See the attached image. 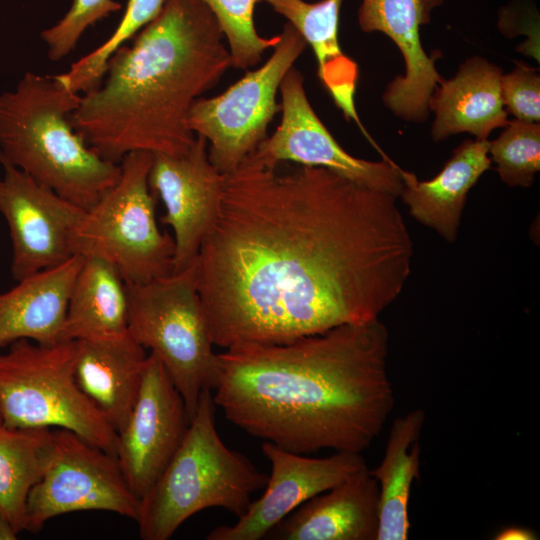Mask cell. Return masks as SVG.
Segmentation results:
<instances>
[{
  "instance_id": "6da1fadb",
  "label": "cell",
  "mask_w": 540,
  "mask_h": 540,
  "mask_svg": "<svg viewBox=\"0 0 540 540\" xmlns=\"http://www.w3.org/2000/svg\"><path fill=\"white\" fill-rule=\"evenodd\" d=\"M396 196L322 167L224 175L196 257L215 346L280 344L370 321L401 294L413 242Z\"/></svg>"
},
{
  "instance_id": "7a4b0ae2",
  "label": "cell",
  "mask_w": 540,
  "mask_h": 540,
  "mask_svg": "<svg viewBox=\"0 0 540 540\" xmlns=\"http://www.w3.org/2000/svg\"><path fill=\"white\" fill-rule=\"evenodd\" d=\"M389 334L379 318L280 344L218 354L213 400L246 433L285 450L361 453L395 405Z\"/></svg>"
},
{
  "instance_id": "3957f363",
  "label": "cell",
  "mask_w": 540,
  "mask_h": 540,
  "mask_svg": "<svg viewBox=\"0 0 540 540\" xmlns=\"http://www.w3.org/2000/svg\"><path fill=\"white\" fill-rule=\"evenodd\" d=\"M232 68L220 25L200 0H167L109 59L100 83L81 94L75 130L102 158L129 153L179 156L191 147L194 102Z\"/></svg>"
},
{
  "instance_id": "277c9868",
  "label": "cell",
  "mask_w": 540,
  "mask_h": 540,
  "mask_svg": "<svg viewBox=\"0 0 540 540\" xmlns=\"http://www.w3.org/2000/svg\"><path fill=\"white\" fill-rule=\"evenodd\" d=\"M80 97L54 75L26 72L13 90L0 93V161L88 211L116 184L121 169L73 127Z\"/></svg>"
},
{
  "instance_id": "5b68a950",
  "label": "cell",
  "mask_w": 540,
  "mask_h": 540,
  "mask_svg": "<svg viewBox=\"0 0 540 540\" xmlns=\"http://www.w3.org/2000/svg\"><path fill=\"white\" fill-rule=\"evenodd\" d=\"M210 390L200 397L187 434L158 480L140 500L137 524L143 540H168L191 516L208 508L244 515L268 475L227 447L215 423Z\"/></svg>"
},
{
  "instance_id": "8992f818",
  "label": "cell",
  "mask_w": 540,
  "mask_h": 540,
  "mask_svg": "<svg viewBox=\"0 0 540 540\" xmlns=\"http://www.w3.org/2000/svg\"><path fill=\"white\" fill-rule=\"evenodd\" d=\"M196 260V259H195ZM128 333L162 362L190 418L218 379V354L197 288L196 261L170 275L126 283Z\"/></svg>"
},
{
  "instance_id": "52a82bcc",
  "label": "cell",
  "mask_w": 540,
  "mask_h": 540,
  "mask_svg": "<svg viewBox=\"0 0 540 540\" xmlns=\"http://www.w3.org/2000/svg\"><path fill=\"white\" fill-rule=\"evenodd\" d=\"M76 341L22 339L0 352V412L7 426L62 428L115 455L117 433L75 378Z\"/></svg>"
},
{
  "instance_id": "ba28073f",
  "label": "cell",
  "mask_w": 540,
  "mask_h": 540,
  "mask_svg": "<svg viewBox=\"0 0 540 540\" xmlns=\"http://www.w3.org/2000/svg\"><path fill=\"white\" fill-rule=\"evenodd\" d=\"M152 159L151 152L135 151L121 160L118 181L86 211L71 242L74 255L109 262L128 284L174 270V238L158 227L148 183Z\"/></svg>"
},
{
  "instance_id": "9c48e42d",
  "label": "cell",
  "mask_w": 540,
  "mask_h": 540,
  "mask_svg": "<svg viewBox=\"0 0 540 540\" xmlns=\"http://www.w3.org/2000/svg\"><path fill=\"white\" fill-rule=\"evenodd\" d=\"M279 36L262 66L221 94L198 98L191 107L189 127L207 141L209 159L224 175L235 171L269 136L268 126L281 112L276 100L280 84L307 47L288 22Z\"/></svg>"
},
{
  "instance_id": "30bf717a",
  "label": "cell",
  "mask_w": 540,
  "mask_h": 540,
  "mask_svg": "<svg viewBox=\"0 0 540 540\" xmlns=\"http://www.w3.org/2000/svg\"><path fill=\"white\" fill-rule=\"evenodd\" d=\"M139 504L115 455L70 430L52 428L42 475L28 494L26 531L38 532L50 519L80 511H108L136 521Z\"/></svg>"
},
{
  "instance_id": "8fae6325",
  "label": "cell",
  "mask_w": 540,
  "mask_h": 540,
  "mask_svg": "<svg viewBox=\"0 0 540 540\" xmlns=\"http://www.w3.org/2000/svg\"><path fill=\"white\" fill-rule=\"evenodd\" d=\"M279 92L281 122L245 160L272 169L285 161L322 167L373 189L400 196L402 170L387 160L368 161L347 153L312 108L300 71L291 68Z\"/></svg>"
},
{
  "instance_id": "7c38bea8",
  "label": "cell",
  "mask_w": 540,
  "mask_h": 540,
  "mask_svg": "<svg viewBox=\"0 0 540 540\" xmlns=\"http://www.w3.org/2000/svg\"><path fill=\"white\" fill-rule=\"evenodd\" d=\"M0 164V213L12 245L11 275L19 281L74 255L72 238L86 211L13 165Z\"/></svg>"
},
{
  "instance_id": "4fadbf2b",
  "label": "cell",
  "mask_w": 540,
  "mask_h": 540,
  "mask_svg": "<svg viewBox=\"0 0 540 540\" xmlns=\"http://www.w3.org/2000/svg\"><path fill=\"white\" fill-rule=\"evenodd\" d=\"M191 418L162 362L148 353L140 390L123 428L115 456L122 473L141 500L182 444Z\"/></svg>"
},
{
  "instance_id": "5bb4252c",
  "label": "cell",
  "mask_w": 540,
  "mask_h": 540,
  "mask_svg": "<svg viewBox=\"0 0 540 540\" xmlns=\"http://www.w3.org/2000/svg\"><path fill=\"white\" fill-rule=\"evenodd\" d=\"M148 183L165 207L161 222L173 230L174 270L192 264L221 204L224 174L211 162L201 136L182 155L153 154Z\"/></svg>"
},
{
  "instance_id": "9a60e30c",
  "label": "cell",
  "mask_w": 540,
  "mask_h": 540,
  "mask_svg": "<svg viewBox=\"0 0 540 540\" xmlns=\"http://www.w3.org/2000/svg\"><path fill=\"white\" fill-rule=\"evenodd\" d=\"M262 452L271 465L264 493L232 525L212 529L207 540H260L281 520L312 497L342 483L366 467L361 453L336 451L327 457H309L269 441Z\"/></svg>"
},
{
  "instance_id": "2e32d148",
  "label": "cell",
  "mask_w": 540,
  "mask_h": 540,
  "mask_svg": "<svg viewBox=\"0 0 540 540\" xmlns=\"http://www.w3.org/2000/svg\"><path fill=\"white\" fill-rule=\"evenodd\" d=\"M429 21L422 0H362L358 10L360 28L384 33L403 55L405 74L390 82L382 99L395 115L413 122L427 119L429 99L443 79L420 40V26Z\"/></svg>"
},
{
  "instance_id": "e0dca14e",
  "label": "cell",
  "mask_w": 540,
  "mask_h": 540,
  "mask_svg": "<svg viewBox=\"0 0 540 540\" xmlns=\"http://www.w3.org/2000/svg\"><path fill=\"white\" fill-rule=\"evenodd\" d=\"M379 486L368 467L304 502L266 538L275 540H377Z\"/></svg>"
},
{
  "instance_id": "ac0fdd59",
  "label": "cell",
  "mask_w": 540,
  "mask_h": 540,
  "mask_svg": "<svg viewBox=\"0 0 540 540\" xmlns=\"http://www.w3.org/2000/svg\"><path fill=\"white\" fill-rule=\"evenodd\" d=\"M147 357L128 332L76 341V381L116 433L134 407Z\"/></svg>"
},
{
  "instance_id": "d6986e66",
  "label": "cell",
  "mask_w": 540,
  "mask_h": 540,
  "mask_svg": "<svg viewBox=\"0 0 540 540\" xmlns=\"http://www.w3.org/2000/svg\"><path fill=\"white\" fill-rule=\"evenodd\" d=\"M83 261L73 255L0 293V352L22 339L41 345L61 341L69 295Z\"/></svg>"
},
{
  "instance_id": "ffe728a7",
  "label": "cell",
  "mask_w": 540,
  "mask_h": 540,
  "mask_svg": "<svg viewBox=\"0 0 540 540\" xmlns=\"http://www.w3.org/2000/svg\"><path fill=\"white\" fill-rule=\"evenodd\" d=\"M502 70L481 57L465 61L456 75L438 84L428 108L435 113L431 128L434 141L467 132L476 140L508 123L501 94Z\"/></svg>"
},
{
  "instance_id": "44dd1931",
  "label": "cell",
  "mask_w": 540,
  "mask_h": 540,
  "mask_svg": "<svg viewBox=\"0 0 540 540\" xmlns=\"http://www.w3.org/2000/svg\"><path fill=\"white\" fill-rule=\"evenodd\" d=\"M488 147V140L462 142L442 170L428 181H419L413 173L402 170L399 197L409 213L449 243L457 239L468 192L490 168Z\"/></svg>"
},
{
  "instance_id": "7402d4cb",
  "label": "cell",
  "mask_w": 540,
  "mask_h": 540,
  "mask_svg": "<svg viewBox=\"0 0 540 540\" xmlns=\"http://www.w3.org/2000/svg\"><path fill=\"white\" fill-rule=\"evenodd\" d=\"M342 1L265 0L312 47L321 83L344 117L362 128L354 103L358 65L341 50L338 40Z\"/></svg>"
},
{
  "instance_id": "603a6c76",
  "label": "cell",
  "mask_w": 540,
  "mask_h": 540,
  "mask_svg": "<svg viewBox=\"0 0 540 540\" xmlns=\"http://www.w3.org/2000/svg\"><path fill=\"white\" fill-rule=\"evenodd\" d=\"M426 414L421 408L396 418L390 428L383 458L370 470L379 486L377 540H407L411 528V487L419 479V437Z\"/></svg>"
},
{
  "instance_id": "cb8c5ba5",
  "label": "cell",
  "mask_w": 540,
  "mask_h": 540,
  "mask_svg": "<svg viewBox=\"0 0 540 540\" xmlns=\"http://www.w3.org/2000/svg\"><path fill=\"white\" fill-rule=\"evenodd\" d=\"M127 332L125 281L109 262L84 257L69 295L61 341L107 338Z\"/></svg>"
},
{
  "instance_id": "d4e9b609",
  "label": "cell",
  "mask_w": 540,
  "mask_h": 540,
  "mask_svg": "<svg viewBox=\"0 0 540 540\" xmlns=\"http://www.w3.org/2000/svg\"><path fill=\"white\" fill-rule=\"evenodd\" d=\"M52 428H20L0 422V512L20 533L26 531V502L40 479Z\"/></svg>"
},
{
  "instance_id": "484cf974",
  "label": "cell",
  "mask_w": 540,
  "mask_h": 540,
  "mask_svg": "<svg viewBox=\"0 0 540 540\" xmlns=\"http://www.w3.org/2000/svg\"><path fill=\"white\" fill-rule=\"evenodd\" d=\"M166 1L128 0L124 14L110 37L74 62L68 71L54 76L74 93L83 94L96 87L112 55L155 19Z\"/></svg>"
},
{
  "instance_id": "4316f807",
  "label": "cell",
  "mask_w": 540,
  "mask_h": 540,
  "mask_svg": "<svg viewBox=\"0 0 540 540\" xmlns=\"http://www.w3.org/2000/svg\"><path fill=\"white\" fill-rule=\"evenodd\" d=\"M216 17L223 32L232 68L247 70L257 65L266 50L279 42V34L264 38L256 30L254 11L265 0H200Z\"/></svg>"
},
{
  "instance_id": "83f0119b",
  "label": "cell",
  "mask_w": 540,
  "mask_h": 540,
  "mask_svg": "<svg viewBox=\"0 0 540 540\" xmlns=\"http://www.w3.org/2000/svg\"><path fill=\"white\" fill-rule=\"evenodd\" d=\"M488 153L497 164V171L509 186L530 187L540 169L539 123L509 121Z\"/></svg>"
},
{
  "instance_id": "f1b7e54d",
  "label": "cell",
  "mask_w": 540,
  "mask_h": 540,
  "mask_svg": "<svg viewBox=\"0 0 540 540\" xmlns=\"http://www.w3.org/2000/svg\"><path fill=\"white\" fill-rule=\"evenodd\" d=\"M121 8L122 4L116 0H73L66 14L40 34L48 58L56 62L67 57L90 26Z\"/></svg>"
},
{
  "instance_id": "f546056e",
  "label": "cell",
  "mask_w": 540,
  "mask_h": 540,
  "mask_svg": "<svg viewBox=\"0 0 540 540\" xmlns=\"http://www.w3.org/2000/svg\"><path fill=\"white\" fill-rule=\"evenodd\" d=\"M501 94L507 112L516 120L539 123L540 76L534 68L523 64L501 77Z\"/></svg>"
},
{
  "instance_id": "4dcf8cb0",
  "label": "cell",
  "mask_w": 540,
  "mask_h": 540,
  "mask_svg": "<svg viewBox=\"0 0 540 540\" xmlns=\"http://www.w3.org/2000/svg\"><path fill=\"white\" fill-rule=\"evenodd\" d=\"M496 540H535L536 533L526 527L509 526L501 529L494 537Z\"/></svg>"
},
{
  "instance_id": "1f68e13d",
  "label": "cell",
  "mask_w": 540,
  "mask_h": 540,
  "mask_svg": "<svg viewBox=\"0 0 540 540\" xmlns=\"http://www.w3.org/2000/svg\"><path fill=\"white\" fill-rule=\"evenodd\" d=\"M17 535L10 521L0 512V540H15Z\"/></svg>"
},
{
  "instance_id": "d6a6232c",
  "label": "cell",
  "mask_w": 540,
  "mask_h": 540,
  "mask_svg": "<svg viewBox=\"0 0 540 540\" xmlns=\"http://www.w3.org/2000/svg\"><path fill=\"white\" fill-rule=\"evenodd\" d=\"M443 1L444 0H422L425 15L429 20H430L431 11L434 8L442 5Z\"/></svg>"
},
{
  "instance_id": "836d02e7",
  "label": "cell",
  "mask_w": 540,
  "mask_h": 540,
  "mask_svg": "<svg viewBox=\"0 0 540 540\" xmlns=\"http://www.w3.org/2000/svg\"><path fill=\"white\" fill-rule=\"evenodd\" d=\"M0 422H2V421H1V412H0Z\"/></svg>"
}]
</instances>
